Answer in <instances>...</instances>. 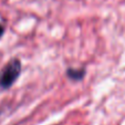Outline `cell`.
Listing matches in <instances>:
<instances>
[{"mask_svg":"<svg viewBox=\"0 0 125 125\" xmlns=\"http://www.w3.org/2000/svg\"><path fill=\"white\" fill-rule=\"evenodd\" d=\"M21 63L18 59H12L9 63L3 68L2 72L0 74V86L2 89L11 86L20 74Z\"/></svg>","mask_w":125,"mask_h":125,"instance_id":"1","label":"cell"},{"mask_svg":"<svg viewBox=\"0 0 125 125\" xmlns=\"http://www.w3.org/2000/svg\"><path fill=\"white\" fill-rule=\"evenodd\" d=\"M68 75L71 79H73V80H81L82 76L84 75V71L80 70V69H78V70H75V69H69Z\"/></svg>","mask_w":125,"mask_h":125,"instance_id":"2","label":"cell"},{"mask_svg":"<svg viewBox=\"0 0 125 125\" xmlns=\"http://www.w3.org/2000/svg\"><path fill=\"white\" fill-rule=\"evenodd\" d=\"M2 33H3V27L0 24V37L2 35Z\"/></svg>","mask_w":125,"mask_h":125,"instance_id":"3","label":"cell"}]
</instances>
